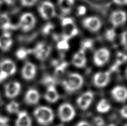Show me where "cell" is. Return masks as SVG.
Returning a JSON list of instances; mask_svg holds the SVG:
<instances>
[{
  "mask_svg": "<svg viewBox=\"0 0 127 126\" xmlns=\"http://www.w3.org/2000/svg\"><path fill=\"white\" fill-rule=\"evenodd\" d=\"M1 39H0V48H1Z\"/></svg>",
  "mask_w": 127,
  "mask_h": 126,
  "instance_id": "47",
  "label": "cell"
},
{
  "mask_svg": "<svg viewBox=\"0 0 127 126\" xmlns=\"http://www.w3.org/2000/svg\"><path fill=\"white\" fill-rule=\"evenodd\" d=\"M42 84L44 85H46L47 87L52 85H55V80L54 79L50 76L46 75L42 79Z\"/></svg>",
  "mask_w": 127,
  "mask_h": 126,
  "instance_id": "25",
  "label": "cell"
},
{
  "mask_svg": "<svg viewBox=\"0 0 127 126\" xmlns=\"http://www.w3.org/2000/svg\"><path fill=\"white\" fill-rule=\"evenodd\" d=\"M36 22V18L33 14L25 13L20 17L19 26L24 32H29L33 28Z\"/></svg>",
  "mask_w": 127,
  "mask_h": 126,
  "instance_id": "5",
  "label": "cell"
},
{
  "mask_svg": "<svg viewBox=\"0 0 127 126\" xmlns=\"http://www.w3.org/2000/svg\"><path fill=\"white\" fill-rule=\"evenodd\" d=\"M127 60V56H126V55H124V54L122 53H121V52L119 53L118 54L117 62L114 66L113 68L115 69L118 66H120V65L123 63L125 62Z\"/></svg>",
  "mask_w": 127,
  "mask_h": 126,
  "instance_id": "27",
  "label": "cell"
},
{
  "mask_svg": "<svg viewBox=\"0 0 127 126\" xmlns=\"http://www.w3.org/2000/svg\"><path fill=\"white\" fill-rule=\"evenodd\" d=\"M67 63H63L59 66H58L56 67L55 69V74L56 76H60L64 72L65 68L67 67Z\"/></svg>",
  "mask_w": 127,
  "mask_h": 126,
  "instance_id": "31",
  "label": "cell"
},
{
  "mask_svg": "<svg viewBox=\"0 0 127 126\" xmlns=\"http://www.w3.org/2000/svg\"><path fill=\"white\" fill-rule=\"evenodd\" d=\"M110 56V51L107 48H101L97 49L94 54L93 61L94 63L97 66H103L109 61Z\"/></svg>",
  "mask_w": 127,
  "mask_h": 126,
  "instance_id": "7",
  "label": "cell"
},
{
  "mask_svg": "<svg viewBox=\"0 0 127 126\" xmlns=\"http://www.w3.org/2000/svg\"><path fill=\"white\" fill-rule=\"evenodd\" d=\"M76 103L78 105V107L82 110L87 109L90 107V105H91L90 103L87 102L85 100H84L80 97H79L78 99H77Z\"/></svg>",
  "mask_w": 127,
  "mask_h": 126,
  "instance_id": "26",
  "label": "cell"
},
{
  "mask_svg": "<svg viewBox=\"0 0 127 126\" xmlns=\"http://www.w3.org/2000/svg\"><path fill=\"white\" fill-rule=\"evenodd\" d=\"M0 71L5 72L8 76H11L16 71V66L12 61L6 59L0 62Z\"/></svg>",
  "mask_w": 127,
  "mask_h": 126,
  "instance_id": "15",
  "label": "cell"
},
{
  "mask_svg": "<svg viewBox=\"0 0 127 126\" xmlns=\"http://www.w3.org/2000/svg\"><path fill=\"white\" fill-rule=\"evenodd\" d=\"M72 63L78 68H83L87 64L85 50L81 48L80 51L75 54L72 60Z\"/></svg>",
  "mask_w": 127,
  "mask_h": 126,
  "instance_id": "16",
  "label": "cell"
},
{
  "mask_svg": "<svg viewBox=\"0 0 127 126\" xmlns=\"http://www.w3.org/2000/svg\"><path fill=\"white\" fill-rule=\"evenodd\" d=\"M74 4V0H58V5L63 15L69 14Z\"/></svg>",
  "mask_w": 127,
  "mask_h": 126,
  "instance_id": "19",
  "label": "cell"
},
{
  "mask_svg": "<svg viewBox=\"0 0 127 126\" xmlns=\"http://www.w3.org/2000/svg\"><path fill=\"white\" fill-rule=\"evenodd\" d=\"M2 3V1H1V0H0V6H1Z\"/></svg>",
  "mask_w": 127,
  "mask_h": 126,
  "instance_id": "46",
  "label": "cell"
},
{
  "mask_svg": "<svg viewBox=\"0 0 127 126\" xmlns=\"http://www.w3.org/2000/svg\"><path fill=\"white\" fill-rule=\"evenodd\" d=\"M126 77L127 78V68L126 69Z\"/></svg>",
  "mask_w": 127,
  "mask_h": 126,
  "instance_id": "45",
  "label": "cell"
},
{
  "mask_svg": "<svg viewBox=\"0 0 127 126\" xmlns=\"http://www.w3.org/2000/svg\"><path fill=\"white\" fill-rule=\"evenodd\" d=\"M8 77V76L5 72L0 71V83L2 82L3 81L5 80Z\"/></svg>",
  "mask_w": 127,
  "mask_h": 126,
  "instance_id": "40",
  "label": "cell"
},
{
  "mask_svg": "<svg viewBox=\"0 0 127 126\" xmlns=\"http://www.w3.org/2000/svg\"><path fill=\"white\" fill-rule=\"evenodd\" d=\"M31 118L25 111L19 112L16 122V126H31Z\"/></svg>",
  "mask_w": 127,
  "mask_h": 126,
  "instance_id": "20",
  "label": "cell"
},
{
  "mask_svg": "<svg viewBox=\"0 0 127 126\" xmlns=\"http://www.w3.org/2000/svg\"><path fill=\"white\" fill-rule=\"evenodd\" d=\"M57 48L59 50H67L69 48V45L68 44V41H66V40H62V41L58 42L57 44Z\"/></svg>",
  "mask_w": 127,
  "mask_h": 126,
  "instance_id": "30",
  "label": "cell"
},
{
  "mask_svg": "<svg viewBox=\"0 0 127 126\" xmlns=\"http://www.w3.org/2000/svg\"><path fill=\"white\" fill-rule=\"evenodd\" d=\"M16 26L13 25L10 23V20L6 13L0 15V29H3L4 31L9 30H15Z\"/></svg>",
  "mask_w": 127,
  "mask_h": 126,
  "instance_id": "21",
  "label": "cell"
},
{
  "mask_svg": "<svg viewBox=\"0 0 127 126\" xmlns=\"http://www.w3.org/2000/svg\"><path fill=\"white\" fill-rule=\"evenodd\" d=\"M93 122L96 126H104L105 122L103 118L100 117H95L93 119Z\"/></svg>",
  "mask_w": 127,
  "mask_h": 126,
  "instance_id": "35",
  "label": "cell"
},
{
  "mask_svg": "<svg viewBox=\"0 0 127 126\" xmlns=\"http://www.w3.org/2000/svg\"><path fill=\"white\" fill-rule=\"evenodd\" d=\"M105 37L109 41H113L115 37V32L113 29H109L105 32Z\"/></svg>",
  "mask_w": 127,
  "mask_h": 126,
  "instance_id": "32",
  "label": "cell"
},
{
  "mask_svg": "<svg viewBox=\"0 0 127 126\" xmlns=\"http://www.w3.org/2000/svg\"><path fill=\"white\" fill-rule=\"evenodd\" d=\"M34 116L37 122L41 125H49L54 118V112L50 108L41 106L34 111Z\"/></svg>",
  "mask_w": 127,
  "mask_h": 126,
  "instance_id": "2",
  "label": "cell"
},
{
  "mask_svg": "<svg viewBox=\"0 0 127 126\" xmlns=\"http://www.w3.org/2000/svg\"><path fill=\"white\" fill-rule=\"evenodd\" d=\"M8 121V118L0 116V124L1 125H5Z\"/></svg>",
  "mask_w": 127,
  "mask_h": 126,
  "instance_id": "42",
  "label": "cell"
},
{
  "mask_svg": "<svg viewBox=\"0 0 127 126\" xmlns=\"http://www.w3.org/2000/svg\"><path fill=\"white\" fill-rule=\"evenodd\" d=\"M62 126V125H60V126Z\"/></svg>",
  "mask_w": 127,
  "mask_h": 126,
  "instance_id": "49",
  "label": "cell"
},
{
  "mask_svg": "<svg viewBox=\"0 0 127 126\" xmlns=\"http://www.w3.org/2000/svg\"><path fill=\"white\" fill-rule=\"evenodd\" d=\"M127 126V124H126V125H125V126Z\"/></svg>",
  "mask_w": 127,
  "mask_h": 126,
  "instance_id": "48",
  "label": "cell"
},
{
  "mask_svg": "<svg viewBox=\"0 0 127 126\" xmlns=\"http://www.w3.org/2000/svg\"><path fill=\"white\" fill-rule=\"evenodd\" d=\"M86 12H87V9H86L85 6H80L78 8V11H77V13L79 16H83L85 14Z\"/></svg>",
  "mask_w": 127,
  "mask_h": 126,
  "instance_id": "38",
  "label": "cell"
},
{
  "mask_svg": "<svg viewBox=\"0 0 127 126\" xmlns=\"http://www.w3.org/2000/svg\"><path fill=\"white\" fill-rule=\"evenodd\" d=\"M1 48L2 50L4 51H8L9 49L11 48L12 46L13 41L11 39V36L10 33L8 32H5L1 39Z\"/></svg>",
  "mask_w": 127,
  "mask_h": 126,
  "instance_id": "22",
  "label": "cell"
},
{
  "mask_svg": "<svg viewBox=\"0 0 127 126\" xmlns=\"http://www.w3.org/2000/svg\"><path fill=\"white\" fill-rule=\"evenodd\" d=\"M36 67L32 63L28 62L24 64L22 69L21 75L22 77L27 81H30L35 77Z\"/></svg>",
  "mask_w": 127,
  "mask_h": 126,
  "instance_id": "13",
  "label": "cell"
},
{
  "mask_svg": "<svg viewBox=\"0 0 127 126\" xmlns=\"http://www.w3.org/2000/svg\"><path fill=\"white\" fill-rule=\"evenodd\" d=\"M29 53V51L25 48H20L16 52V56L19 60H24L26 57Z\"/></svg>",
  "mask_w": 127,
  "mask_h": 126,
  "instance_id": "29",
  "label": "cell"
},
{
  "mask_svg": "<svg viewBox=\"0 0 127 126\" xmlns=\"http://www.w3.org/2000/svg\"><path fill=\"white\" fill-rule=\"evenodd\" d=\"M40 100V94L36 89H30L26 92L25 96V101L28 105H33Z\"/></svg>",
  "mask_w": 127,
  "mask_h": 126,
  "instance_id": "17",
  "label": "cell"
},
{
  "mask_svg": "<svg viewBox=\"0 0 127 126\" xmlns=\"http://www.w3.org/2000/svg\"><path fill=\"white\" fill-rule=\"evenodd\" d=\"M45 99L50 103H55L59 99V94L55 89V85L47 87L44 96Z\"/></svg>",
  "mask_w": 127,
  "mask_h": 126,
  "instance_id": "18",
  "label": "cell"
},
{
  "mask_svg": "<svg viewBox=\"0 0 127 126\" xmlns=\"http://www.w3.org/2000/svg\"><path fill=\"white\" fill-rule=\"evenodd\" d=\"M38 0H21L22 5L25 7H31L33 6Z\"/></svg>",
  "mask_w": 127,
  "mask_h": 126,
  "instance_id": "34",
  "label": "cell"
},
{
  "mask_svg": "<svg viewBox=\"0 0 127 126\" xmlns=\"http://www.w3.org/2000/svg\"><path fill=\"white\" fill-rule=\"evenodd\" d=\"M58 114L61 121L64 122H68L75 117V111L69 103H63L59 108Z\"/></svg>",
  "mask_w": 127,
  "mask_h": 126,
  "instance_id": "4",
  "label": "cell"
},
{
  "mask_svg": "<svg viewBox=\"0 0 127 126\" xmlns=\"http://www.w3.org/2000/svg\"><path fill=\"white\" fill-rule=\"evenodd\" d=\"M4 1L8 4H12V3H13L15 0H4Z\"/></svg>",
  "mask_w": 127,
  "mask_h": 126,
  "instance_id": "43",
  "label": "cell"
},
{
  "mask_svg": "<svg viewBox=\"0 0 127 126\" xmlns=\"http://www.w3.org/2000/svg\"><path fill=\"white\" fill-rule=\"evenodd\" d=\"M21 91V84L17 82H11L6 84L4 87L5 95L9 98H12L19 95Z\"/></svg>",
  "mask_w": 127,
  "mask_h": 126,
  "instance_id": "12",
  "label": "cell"
},
{
  "mask_svg": "<svg viewBox=\"0 0 127 126\" xmlns=\"http://www.w3.org/2000/svg\"><path fill=\"white\" fill-rule=\"evenodd\" d=\"M83 25L92 32H97L101 27V22L98 17L91 16L85 18L83 21Z\"/></svg>",
  "mask_w": 127,
  "mask_h": 126,
  "instance_id": "10",
  "label": "cell"
},
{
  "mask_svg": "<svg viewBox=\"0 0 127 126\" xmlns=\"http://www.w3.org/2000/svg\"><path fill=\"white\" fill-rule=\"evenodd\" d=\"M54 28V25L51 23H47L42 28V33L44 35H48Z\"/></svg>",
  "mask_w": 127,
  "mask_h": 126,
  "instance_id": "33",
  "label": "cell"
},
{
  "mask_svg": "<svg viewBox=\"0 0 127 126\" xmlns=\"http://www.w3.org/2000/svg\"><path fill=\"white\" fill-rule=\"evenodd\" d=\"M83 82L82 76L78 73H73L70 74L63 80V85L67 92H74L82 87Z\"/></svg>",
  "mask_w": 127,
  "mask_h": 126,
  "instance_id": "1",
  "label": "cell"
},
{
  "mask_svg": "<svg viewBox=\"0 0 127 126\" xmlns=\"http://www.w3.org/2000/svg\"><path fill=\"white\" fill-rule=\"evenodd\" d=\"M110 72L109 71L100 72L96 73L93 77V83L98 88L105 87L110 81Z\"/></svg>",
  "mask_w": 127,
  "mask_h": 126,
  "instance_id": "11",
  "label": "cell"
},
{
  "mask_svg": "<svg viewBox=\"0 0 127 126\" xmlns=\"http://www.w3.org/2000/svg\"><path fill=\"white\" fill-rule=\"evenodd\" d=\"M114 100L118 102H124L127 100V89L123 86L114 87L111 92Z\"/></svg>",
  "mask_w": 127,
  "mask_h": 126,
  "instance_id": "14",
  "label": "cell"
},
{
  "mask_svg": "<svg viewBox=\"0 0 127 126\" xmlns=\"http://www.w3.org/2000/svg\"><path fill=\"white\" fill-rule=\"evenodd\" d=\"M111 108V105L105 99H102L96 105V110L99 113H104L108 112Z\"/></svg>",
  "mask_w": 127,
  "mask_h": 126,
  "instance_id": "23",
  "label": "cell"
},
{
  "mask_svg": "<svg viewBox=\"0 0 127 126\" xmlns=\"http://www.w3.org/2000/svg\"><path fill=\"white\" fill-rule=\"evenodd\" d=\"M114 3L118 5H127V0H113Z\"/></svg>",
  "mask_w": 127,
  "mask_h": 126,
  "instance_id": "41",
  "label": "cell"
},
{
  "mask_svg": "<svg viewBox=\"0 0 127 126\" xmlns=\"http://www.w3.org/2000/svg\"><path fill=\"white\" fill-rule=\"evenodd\" d=\"M93 44V42L92 40H86L84 42H83V43L82 44V49H83L84 50H85L87 48H89L90 47L92 46Z\"/></svg>",
  "mask_w": 127,
  "mask_h": 126,
  "instance_id": "37",
  "label": "cell"
},
{
  "mask_svg": "<svg viewBox=\"0 0 127 126\" xmlns=\"http://www.w3.org/2000/svg\"><path fill=\"white\" fill-rule=\"evenodd\" d=\"M107 126H116L114 125H113V124H111V125H108Z\"/></svg>",
  "mask_w": 127,
  "mask_h": 126,
  "instance_id": "44",
  "label": "cell"
},
{
  "mask_svg": "<svg viewBox=\"0 0 127 126\" xmlns=\"http://www.w3.org/2000/svg\"><path fill=\"white\" fill-rule=\"evenodd\" d=\"M80 97L81 98H83L84 100L92 104V102L94 99V93L91 91H87L84 93L83 94H81Z\"/></svg>",
  "mask_w": 127,
  "mask_h": 126,
  "instance_id": "28",
  "label": "cell"
},
{
  "mask_svg": "<svg viewBox=\"0 0 127 126\" xmlns=\"http://www.w3.org/2000/svg\"><path fill=\"white\" fill-rule=\"evenodd\" d=\"M63 28V40L68 41L78 34V30L71 18L63 19L62 22Z\"/></svg>",
  "mask_w": 127,
  "mask_h": 126,
  "instance_id": "3",
  "label": "cell"
},
{
  "mask_svg": "<svg viewBox=\"0 0 127 126\" xmlns=\"http://www.w3.org/2000/svg\"><path fill=\"white\" fill-rule=\"evenodd\" d=\"M127 19V13L124 11L117 10L113 11L109 17L110 23L114 27H118L126 23Z\"/></svg>",
  "mask_w": 127,
  "mask_h": 126,
  "instance_id": "9",
  "label": "cell"
},
{
  "mask_svg": "<svg viewBox=\"0 0 127 126\" xmlns=\"http://www.w3.org/2000/svg\"><path fill=\"white\" fill-rule=\"evenodd\" d=\"M121 43L124 48L127 49V30L122 34Z\"/></svg>",
  "mask_w": 127,
  "mask_h": 126,
  "instance_id": "36",
  "label": "cell"
},
{
  "mask_svg": "<svg viewBox=\"0 0 127 126\" xmlns=\"http://www.w3.org/2000/svg\"><path fill=\"white\" fill-rule=\"evenodd\" d=\"M120 113L122 117L127 119V105H124L120 111Z\"/></svg>",
  "mask_w": 127,
  "mask_h": 126,
  "instance_id": "39",
  "label": "cell"
},
{
  "mask_svg": "<svg viewBox=\"0 0 127 126\" xmlns=\"http://www.w3.org/2000/svg\"><path fill=\"white\" fill-rule=\"evenodd\" d=\"M19 108L20 105L19 103L14 101L10 102L6 105V110L10 113H17L19 111Z\"/></svg>",
  "mask_w": 127,
  "mask_h": 126,
  "instance_id": "24",
  "label": "cell"
},
{
  "mask_svg": "<svg viewBox=\"0 0 127 126\" xmlns=\"http://www.w3.org/2000/svg\"><path fill=\"white\" fill-rule=\"evenodd\" d=\"M38 12L43 19L47 20L52 19L56 16L55 6L50 1H44L38 7Z\"/></svg>",
  "mask_w": 127,
  "mask_h": 126,
  "instance_id": "6",
  "label": "cell"
},
{
  "mask_svg": "<svg viewBox=\"0 0 127 126\" xmlns=\"http://www.w3.org/2000/svg\"><path fill=\"white\" fill-rule=\"evenodd\" d=\"M51 48L49 45L44 43H38L32 50L33 55L40 61H44L49 57L51 52Z\"/></svg>",
  "mask_w": 127,
  "mask_h": 126,
  "instance_id": "8",
  "label": "cell"
}]
</instances>
